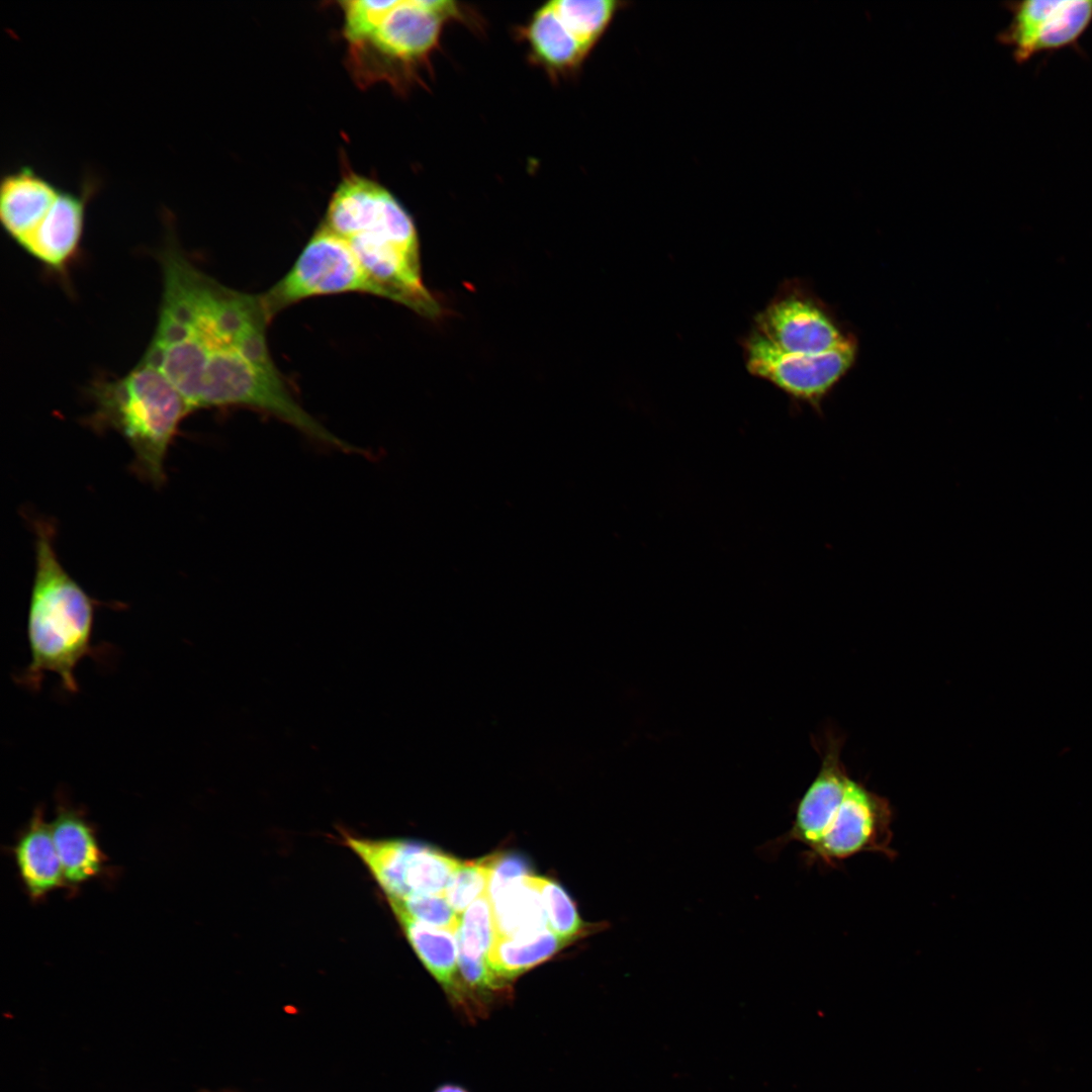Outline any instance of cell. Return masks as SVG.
<instances>
[{"label": "cell", "instance_id": "21", "mask_svg": "<svg viewBox=\"0 0 1092 1092\" xmlns=\"http://www.w3.org/2000/svg\"><path fill=\"white\" fill-rule=\"evenodd\" d=\"M461 915L456 932L458 963L486 964L495 936L488 893L477 898Z\"/></svg>", "mask_w": 1092, "mask_h": 1092}, {"label": "cell", "instance_id": "6", "mask_svg": "<svg viewBox=\"0 0 1092 1092\" xmlns=\"http://www.w3.org/2000/svg\"><path fill=\"white\" fill-rule=\"evenodd\" d=\"M350 292L380 297L377 286L346 241L321 224L290 270L262 295L273 318L303 299Z\"/></svg>", "mask_w": 1092, "mask_h": 1092}, {"label": "cell", "instance_id": "24", "mask_svg": "<svg viewBox=\"0 0 1092 1092\" xmlns=\"http://www.w3.org/2000/svg\"><path fill=\"white\" fill-rule=\"evenodd\" d=\"M398 0H350L340 3L344 35L351 46L370 38Z\"/></svg>", "mask_w": 1092, "mask_h": 1092}, {"label": "cell", "instance_id": "25", "mask_svg": "<svg viewBox=\"0 0 1092 1092\" xmlns=\"http://www.w3.org/2000/svg\"><path fill=\"white\" fill-rule=\"evenodd\" d=\"M393 911H400L424 924L457 931L460 917L444 894L418 895L403 899H388Z\"/></svg>", "mask_w": 1092, "mask_h": 1092}, {"label": "cell", "instance_id": "15", "mask_svg": "<svg viewBox=\"0 0 1092 1092\" xmlns=\"http://www.w3.org/2000/svg\"><path fill=\"white\" fill-rule=\"evenodd\" d=\"M50 826L66 884L80 885L102 871L104 856L81 810L60 803Z\"/></svg>", "mask_w": 1092, "mask_h": 1092}, {"label": "cell", "instance_id": "1", "mask_svg": "<svg viewBox=\"0 0 1092 1092\" xmlns=\"http://www.w3.org/2000/svg\"><path fill=\"white\" fill-rule=\"evenodd\" d=\"M163 289L143 360L159 369L192 411L267 410L281 384L267 342L262 294L232 289L197 268L173 233L159 254Z\"/></svg>", "mask_w": 1092, "mask_h": 1092}, {"label": "cell", "instance_id": "18", "mask_svg": "<svg viewBox=\"0 0 1092 1092\" xmlns=\"http://www.w3.org/2000/svg\"><path fill=\"white\" fill-rule=\"evenodd\" d=\"M566 941L548 928L528 934L494 936L487 963L506 981L549 959Z\"/></svg>", "mask_w": 1092, "mask_h": 1092}, {"label": "cell", "instance_id": "12", "mask_svg": "<svg viewBox=\"0 0 1092 1092\" xmlns=\"http://www.w3.org/2000/svg\"><path fill=\"white\" fill-rule=\"evenodd\" d=\"M100 185V179L88 173L78 191L61 190L44 217L18 246L50 272L67 279L81 251L87 204Z\"/></svg>", "mask_w": 1092, "mask_h": 1092}, {"label": "cell", "instance_id": "13", "mask_svg": "<svg viewBox=\"0 0 1092 1092\" xmlns=\"http://www.w3.org/2000/svg\"><path fill=\"white\" fill-rule=\"evenodd\" d=\"M60 191L30 167L4 175L0 184V220L6 234L19 245L44 217Z\"/></svg>", "mask_w": 1092, "mask_h": 1092}, {"label": "cell", "instance_id": "4", "mask_svg": "<svg viewBox=\"0 0 1092 1092\" xmlns=\"http://www.w3.org/2000/svg\"><path fill=\"white\" fill-rule=\"evenodd\" d=\"M88 394L94 410L87 425L96 432H118L132 449L135 475L163 485L168 450L193 412L179 390L142 359L120 378L95 381Z\"/></svg>", "mask_w": 1092, "mask_h": 1092}, {"label": "cell", "instance_id": "22", "mask_svg": "<svg viewBox=\"0 0 1092 1092\" xmlns=\"http://www.w3.org/2000/svg\"><path fill=\"white\" fill-rule=\"evenodd\" d=\"M524 880L540 895L549 930L566 940L583 930V923L574 904L558 884L532 875L526 876Z\"/></svg>", "mask_w": 1092, "mask_h": 1092}, {"label": "cell", "instance_id": "19", "mask_svg": "<svg viewBox=\"0 0 1092 1092\" xmlns=\"http://www.w3.org/2000/svg\"><path fill=\"white\" fill-rule=\"evenodd\" d=\"M524 878L490 898L495 936L528 934L548 928L542 899Z\"/></svg>", "mask_w": 1092, "mask_h": 1092}, {"label": "cell", "instance_id": "2", "mask_svg": "<svg viewBox=\"0 0 1092 1092\" xmlns=\"http://www.w3.org/2000/svg\"><path fill=\"white\" fill-rule=\"evenodd\" d=\"M322 224L346 241L380 297L428 318L441 314L438 300L422 279L416 224L386 188L359 175L345 177Z\"/></svg>", "mask_w": 1092, "mask_h": 1092}, {"label": "cell", "instance_id": "23", "mask_svg": "<svg viewBox=\"0 0 1092 1092\" xmlns=\"http://www.w3.org/2000/svg\"><path fill=\"white\" fill-rule=\"evenodd\" d=\"M491 872V856L462 863L453 874L445 898L453 910L462 914L477 898L487 893Z\"/></svg>", "mask_w": 1092, "mask_h": 1092}, {"label": "cell", "instance_id": "7", "mask_svg": "<svg viewBox=\"0 0 1092 1092\" xmlns=\"http://www.w3.org/2000/svg\"><path fill=\"white\" fill-rule=\"evenodd\" d=\"M894 808L884 796L850 778L818 842L804 852L808 866L840 867L856 854L874 852L893 860Z\"/></svg>", "mask_w": 1092, "mask_h": 1092}, {"label": "cell", "instance_id": "14", "mask_svg": "<svg viewBox=\"0 0 1092 1092\" xmlns=\"http://www.w3.org/2000/svg\"><path fill=\"white\" fill-rule=\"evenodd\" d=\"M519 34L532 62L553 78L575 73L589 55L561 21L551 1L533 12Z\"/></svg>", "mask_w": 1092, "mask_h": 1092}, {"label": "cell", "instance_id": "16", "mask_svg": "<svg viewBox=\"0 0 1092 1092\" xmlns=\"http://www.w3.org/2000/svg\"><path fill=\"white\" fill-rule=\"evenodd\" d=\"M393 912L423 964L442 985L454 1005L467 1017V994L457 976V931L436 928L419 922L403 912Z\"/></svg>", "mask_w": 1092, "mask_h": 1092}, {"label": "cell", "instance_id": "9", "mask_svg": "<svg viewBox=\"0 0 1092 1092\" xmlns=\"http://www.w3.org/2000/svg\"><path fill=\"white\" fill-rule=\"evenodd\" d=\"M462 16V9L453 1L398 0L370 38L351 46L353 55H373L385 66L412 75L418 67L429 64L444 24Z\"/></svg>", "mask_w": 1092, "mask_h": 1092}, {"label": "cell", "instance_id": "27", "mask_svg": "<svg viewBox=\"0 0 1092 1092\" xmlns=\"http://www.w3.org/2000/svg\"><path fill=\"white\" fill-rule=\"evenodd\" d=\"M433 1092H469L467 1088L456 1083H444L439 1085Z\"/></svg>", "mask_w": 1092, "mask_h": 1092}, {"label": "cell", "instance_id": "10", "mask_svg": "<svg viewBox=\"0 0 1092 1092\" xmlns=\"http://www.w3.org/2000/svg\"><path fill=\"white\" fill-rule=\"evenodd\" d=\"M742 348L746 368L752 375L769 381L818 414L822 413L825 398L855 365L859 350L858 346L814 360H797L774 352L748 335Z\"/></svg>", "mask_w": 1092, "mask_h": 1092}, {"label": "cell", "instance_id": "8", "mask_svg": "<svg viewBox=\"0 0 1092 1092\" xmlns=\"http://www.w3.org/2000/svg\"><path fill=\"white\" fill-rule=\"evenodd\" d=\"M388 899L444 894L461 861L430 845L400 839L348 837Z\"/></svg>", "mask_w": 1092, "mask_h": 1092}, {"label": "cell", "instance_id": "3", "mask_svg": "<svg viewBox=\"0 0 1092 1092\" xmlns=\"http://www.w3.org/2000/svg\"><path fill=\"white\" fill-rule=\"evenodd\" d=\"M35 569L30 593L26 634L30 661L16 678L37 691L47 672L57 674L69 693L79 688L75 676L82 659L97 654L92 645L98 602L70 575L55 549V524L34 519Z\"/></svg>", "mask_w": 1092, "mask_h": 1092}, {"label": "cell", "instance_id": "20", "mask_svg": "<svg viewBox=\"0 0 1092 1092\" xmlns=\"http://www.w3.org/2000/svg\"><path fill=\"white\" fill-rule=\"evenodd\" d=\"M551 3L567 29L589 53L616 13L627 4L614 0H553Z\"/></svg>", "mask_w": 1092, "mask_h": 1092}, {"label": "cell", "instance_id": "11", "mask_svg": "<svg viewBox=\"0 0 1092 1092\" xmlns=\"http://www.w3.org/2000/svg\"><path fill=\"white\" fill-rule=\"evenodd\" d=\"M1008 8L1011 21L1000 39L1018 63L1071 46L1092 22V0H1026Z\"/></svg>", "mask_w": 1092, "mask_h": 1092}, {"label": "cell", "instance_id": "26", "mask_svg": "<svg viewBox=\"0 0 1092 1092\" xmlns=\"http://www.w3.org/2000/svg\"><path fill=\"white\" fill-rule=\"evenodd\" d=\"M529 875V866L523 857L515 854L492 855L487 890L489 898H493L511 883Z\"/></svg>", "mask_w": 1092, "mask_h": 1092}, {"label": "cell", "instance_id": "5", "mask_svg": "<svg viewBox=\"0 0 1092 1092\" xmlns=\"http://www.w3.org/2000/svg\"><path fill=\"white\" fill-rule=\"evenodd\" d=\"M749 336L770 350L813 360L858 347L856 334L809 286L786 282L754 317Z\"/></svg>", "mask_w": 1092, "mask_h": 1092}, {"label": "cell", "instance_id": "17", "mask_svg": "<svg viewBox=\"0 0 1092 1092\" xmlns=\"http://www.w3.org/2000/svg\"><path fill=\"white\" fill-rule=\"evenodd\" d=\"M13 851L21 881L32 899L66 885L51 826L46 823L41 808L35 809Z\"/></svg>", "mask_w": 1092, "mask_h": 1092}]
</instances>
